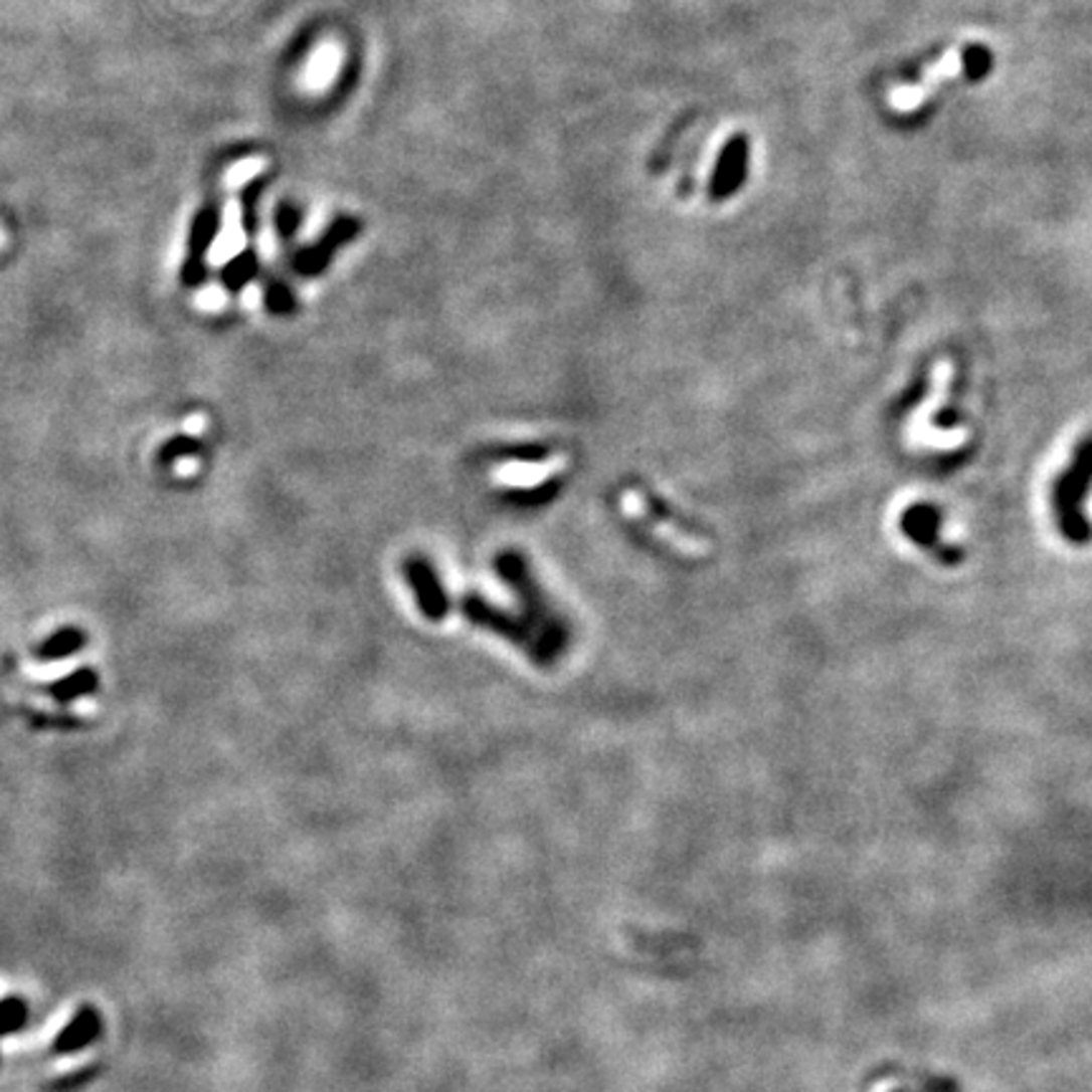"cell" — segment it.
Masks as SVG:
<instances>
[{"label":"cell","mask_w":1092,"mask_h":1092,"mask_svg":"<svg viewBox=\"0 0 1092 1092\" xmlns=\"http://www.w3.org/2000/svg\"><path fill=\"white\" fill-rule=\"evenodd\" d=\"M496 574L501 577V582H506L511 587V592L516 594L521 604V619L534 629V634L539 638L541 651L546 656V666L554 661V658L562 653L564 648V627L554 612L549 609L544 592L539 589V584L534 582L529 572V564L521 557L519 552H501L494 559Z\"/></svg>","instance_id":"cell-1"},{"label":"cell","mask_w":1092,"mask_h":1092,"mask_svg":"<svg viewBox=\"0 0 1092 1092\" xmlns=\"http://www.w3.org/2000/svg\"><path fill=\"white\" fill-rule=\"evenodd\" d=\"M220 230V205L208 203L198 210L188 233V250L180 265L182 287L200 289L208 279V253Z\"/></svg>","instance_id":"cell-2"},{"label":"cell","mask_w":1092,"mask_h":1092,"mask_svg":"<svg viewBox=\"0 0 1092 1092\" xmlns=\"http://www.w3.org/2000/svg\"><path fill=\"white\" fill-rule=\"evenodd\" d=\"M357 233H359V220L349 218V215H339V218H334L332 223H329V228L324 230V233L319 235L312 245L294 250L292 260H289V263H292V270L302 279L319 277V274H324V270L329 268V263H332V258L337 255V250L344 248V245H347Z\"/></svg>","instance_id":"cell-3"},{"label":"cell","mask_w":1092,"mask_h":1092,"mask_svg":"<svg viewBox=\"0 0 1092 1092\" xmlns=\"http://www.w3.org/2000/svg\"><path fill=\"white\" fill-rule=\"evenodd\" d=\"M749 137L741 135V132L734 137H728L726 145L718 152L711 180H708V198H711L713 203H723V200H731L734 195L741 193V188L746 185V175H749Z\"/></svg>","instance_id":"cell-4"},{"label":"cell","mask_w":1092,"mask_h":1092,"mask_svg":"<svg viewBox=\"0 0 1092 1092\" xmlns=\"http://www.w3.org/2000/svg\"><path fill=\"white\" fill-rule=\"evenodd\" d=\"M402 574L410 584V592L422 617L430 622H442L450 614V597L437 577L435 564L422 554H412L402 562Z\"/></svg>","instance_id":"cell-5"},{"label":"cell","mask_w":1092,"mask_h":1092,"mask_svg":"<svg viewBox=\"0 0 1092 1092\" xmlns=\"http://www.w3.org/2000/svg\"><path fill=\"white\" fill-rule=\"evenodd\" d=\"M102 1030H105V1020H102L100 1010L92 1005L78 1007L76 1015L66 1022V1027H63L56 1035V1040L51 1042L48 1052H51L53 1057L76 1055V1052L95 1045L102 1037Z\"/></svg>","instance_id":"cell-6"},{"label":"cell","mask_w":1092,"mask_h":1092,"mask_svg":"<svg viewBox=\"0 0 1092 1092\" xmlns=\"http://www.w3.org/2000/svg\"><path fill=\"white\" fill-rule=\"evenodd\" d=\"M258 253H255L253 248H245L240 250V253H235L233 258L220 268V284H223V289L228 294H240L253 279H258Z\"/></svg>","instance_id":"cell-7"},{"label":"cell","mask_w":1092,"mask_h":1092,"mask_svg":"<svg viewBox=\"0 0 1092 1092\" xmlns=\"http://www.w3.org/2000/svg\"><path fill=\"white\" fill-rule=\"evenodd\" d=\"M97 688H100V676H97L92 668H78V671L63 676L61 681L51 683L46 691L51 693L58 703H71L76 701V698L92 696Z\"/></svg>","instance_id":"cell-8"},{"label":"cell","mask_w":1092,"mask_h":1092,"mask_svg":"<svg viewBox=\"0 0 1092 1092\" xmlns=\"http://www.w3.org/2000/svg\"><path fill=\"white\" fill-rule=\"evenodd\" d=\"M86 646V632L78 627H63L58 632H53L46 643L36 651V656L41 661H63V658L73 656L81 648Z\"/></svg>","instance_id":"cell-9"},{"label":"cell","mask_w":1092,"mask_h":1092,"mask_svg":"<svg viewBox=\"0 0 1092 1092\" xmlns=\"http://www.w3.org/2000/svg\"><path fill=\"white\" fill-rule=\"evenodd\" d=\"M263 307L274 317H289L297 312V297L284 279L268 277L263 284Z\"/></svg>","instance_id":"cell-10"},{"label":"cell","mask_w":1092,"mask_h":1092,"mask_svg":"<svg viewBox=\"0 0 1092 1092\" xmlns=\"http://www.w3.org/2000/svg\"><path fill=\"white\" fill-rule=\"evenodd\" d=\"M265 190V177H255L240 190V225L245 235L253 238L258 233V200Z\"/></svg>","instance_id":"cell-11"},{"label":"cell","mask_w":1092,"mask_h":1092,"mask_svg":"<svg viewBox=\"0 0 1092 1092\" xmlns=\"http://www.w3.org/2000/svg\"><path fill=\"white\" fill-rule=\"evenodd\" d=\"M200 450H203V445H200L198 437L175 435V437H170V440L162 442V447L157 450V464L170 469V466H175L177 461L193 459V456H198Z\"/></svg>","instance_id":"cell-12"},{"label":"cell","mask_w":1092,"mask_h":1092,"mask_svg":"<svg viewBox=\"0 0 1092 1092\" xmlns=\"http://www.w3.org/2000/svg\"><path fill=\"white\" fill-rule=\"evenodd\" d=\"M28 1022V1005L21 996L0 998V1037H11L21 1032Z\"/></svg>","instance_id":"cell-13"},{"label":"cell","mask_w":1092,"mask_h":1092,"mask_svg":"<svg viewBox=\"0 0 1092 1092\" xmlns=\"http://www.w3.org/2000/svg\"><path fill=\"white\" fill-rule=\"evenodd\" d=\"M302 205L294 203V200H282V205H279L277 213H274V225H277V235L284 243H289V240L297 235V230L302 228Z\"/></svg>","instance_id":"cell-14"},{"label":"cell","mask_w":1092,"mask_h":1092,"mask_svg":"<svg viewBox=\"0 0 1092 1092\" xmlns=\"http://www.w3.org/2000/svg\"><path fill=\"white\" fill-rule=\"evenodd\" d=\"M991 51H988L986 46H981V43H973V46H968L966 51H963V73H966L971 81H981V78L991 71Z\"/></svg>","instance_id":"cell-15"},{"label":"cell","mask_w":1092,"mask_h":1092,"mask_svg":"<svg viewBox=\"0 0 1092 1092\" xmlns=\"http://www.w3.org/2000/svg\"><path fill=\"white\" fill-rule=\"evenodd\" d=\"M549 456V450H544V447L539 445H521V447H504V450H496L491 452V459L496 461H521V464H536V461L546 459Z\"/></svg>","instance_id":"cell-16"},{"label":"cell","mask_w":1092,"mask_h":1092,"mask_svg":"<svg viewBox=\"0 0 1092 1092\" xmlns=\"http://www.w3.org/2000/svg\"><path fill=\"white\" fill-rule=\"evenodd\" d=\"M3 243H6V233H3V230H0V245H3Z\"/></svg>","instance_id":"cell-17"}]
</instances>
